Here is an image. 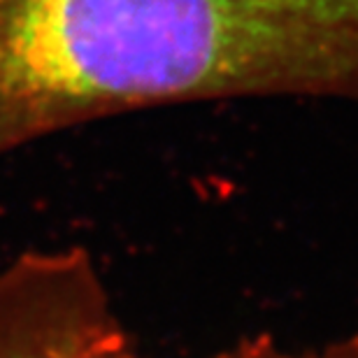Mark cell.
I'll return each instance as SVG.
<instances>
[{
    "label": "cell",
    "mask_w": 358,
    "mask_h": 358,
    "mask_svg": "<svg viewBox=\"0 0 358 358\" xmlns=\"http://www.w3.org/2000/svg\"><path fill=\"white\" fill-rule=\"evenodd\" d=\"M358 96V0H5L0 156L224 98Z\"/></svg>",
    "instance_id": "1"
},
{
    "label": "cell",
    "mask_w": 358,
    "mask_h": 358,
    "mask_svg": "<svg viewBox=\"0 0 358 358\" xmlns=\"http://www.w3.org/2000/svg\"><path fill=\"white\" fill-rule=\"evenodd\" d=\"M3 3H5V0H0V7H3Z\"/></svg>",
    "instance_id": "4"
},
{
    "label": "cell",
    "mask_w": 358,
    "mask_h": 358,
    "mask_svg": "<svg viewBox=\"0 0 358 358\" xmlns=\"http://www.w3.org/2000/svg\"><path fill=\"white\" fill-rule=\"evenodd\" d=\"M98 358H142L128 342V335H121L114 340L110 347H105ZM212 358H358V333L347 335V338H338L317 347H286L279 345L268 335L261 338L245 340L226 352H221Z\"/></svg>",
    "instance_id": "3"
},
{
    "label": "cell",
    "mask_w": 358,
    "mask_h": 358,
    "mask_svg": "<svg viewBox=\"0 0 358 358\" xmlns=\"http://www.w3.org/2000/svg\"><path fill=\"white\" fill-rule=\"evenodd\" d=\"M121 335L87 249L24 252L0 268V358H98Z\"/></svg>",
    "instance_id": "2"
}]
</instances>
